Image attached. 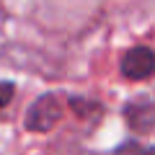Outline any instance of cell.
I'll return each instance as SVG.
<instances>
[{
  "label": "cell",
  "mask_w": 155,
  "mask_h": 155,
  "mask_svg": "<svg viewBox=\"0 0 155 155\" xmlns=\"http://www.w3.org/2000/svg\"><path fill=\"white\" fill-rule=\"evenodd\" d=\"M155 57L150 47H134L122 57V75L127 80H147L153 75Z\"/></svg>",
  "instance_id": "7a4b0ae2"
},
{
  "label": "cell",
  "mask_w": 155,
  "mask_h": 155,
  "mask_svg": "<svg viewBox=\"0 0 155 155\" xmlns=\"http://www.w3.org/2000/svg\"><path fill=\"white\" fill-rule=\"evenodd\" d=\"M60 119H62V104L52 93L39 96L31 104V109L26 111V127L31 132H49Z\"/></svg>",
  "instance_id": "6da1fadb"
},
{
  "label": "cell",
  "mask_w": 155,
  "mask_h": 155,
  "mask_svg": "<svg viewBox=\"0 0 155 155\" xmlns=\"http://www.w3.org/2000/svg\"><path fill=\"white\" fill-rule=\"evenodd\" d=\"M114 155H153V150H150L147 145H137V142H127V145H122V147L116 150Z\"/></svg>",
  "instance_id": "277c9868"
},
{
  "label": "cell",
  "mask_w": 155,
  "mask_h": 155,
  "mask_svg": "<svg viewBox=\"0 0 155 155\" xmlns=\"http://www.w3.org/2000/svg\"><path fill=\"white\" fill-rule=\"evenodd\" d=\"M13 98V83H0V109L8 106Z\"/></svg>",
  "instance_id": "5b68a950"
},
{
  "label": "cell",
  "mask_w": 155,
  "mask_h": 155,
  "mask_svg": "<svg viewBox=\"0 0 155 155\" xmlns=\"http://www.w3.org/2000/svg\"><path fill=\"white\" fill-rule=\"evenodd\" d=\"M127 122L134 132H150L153 129V106L145 104H129L127 106Z\"/></svg>",
  "instance_id": "3957f363"
}]
</instances>
